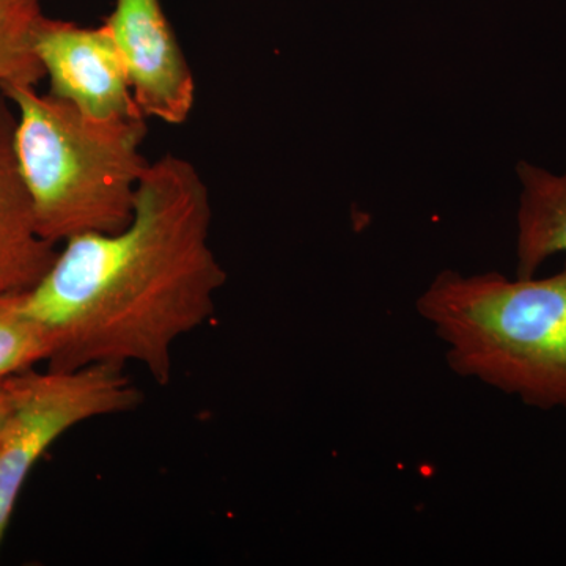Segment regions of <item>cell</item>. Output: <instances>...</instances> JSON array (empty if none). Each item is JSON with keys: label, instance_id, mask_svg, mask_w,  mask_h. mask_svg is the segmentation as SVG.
<instances>
[{"label": "cell", "instance_id": "6da1fadb", "mask_svg": "<svg viewBox=\"0 0 566 566\" xmlns=\"http://www.w3.org/2000/svg\"><path fill=\"white\" fill-rule=\"evenodd\" d=\"M212 207L188 159L148 164L132 221L70 238L14 305L55 338L52 368L139 364L166 386L172 348L214 314L227 273L212 251Z\"/></svg>", "mask_w": 566, "mask_h": 566}, {"label": "cell", "instance_id": "7a4b0ae2", "mask_svg": "<svg viewBox=\"0 0 566 566\" xmlns=\"http://www.w3.org/2000/svg\"><path fill=\"white\" fill-rule=\"evenodd\" d=\"M17 114L13 145L40 237L57 245L132 221L147 169V118H95L36 85H3Z\"/></svg>", "mask_w": 566, "mask_h": 566}, {"label": "cell", "instance_id": "3957f363", "mask_svg": "<svg viewBox=\"0 0 566 566\" xmlns=\"http://www.w3.org/2000/svg\"><path fill=\"white\" fill-rule=\"evenodd\" d=\"M417 312L458 375L539 409H566V262L549 277L444 271Z\"/></svg>", "mask_w": 566, "mask_h": 566}, {"label": "cell", "instance_id": "277c9868", "mask_svg": "<svg viewBox=\"0 0 566 566\" xmlns=\"http://www.w3.org/2000/svg\"><path fill=\"white\" fill-rule=\"evenodd\" d=\"M11 412L0 438V546L25 480L62 434L96 417L139 408L144 394L125 368L87 365L31 370L6 379Z\"/></svg>", "mask_w": 566, "mask_h": 566}, {"label": "cell", "instance_id": "5b68a950", "mask_svg": "<svg viewBox=\"0 0 566 566\" xmlns=\"http://www.w3.org/2000/svg\"><path fill=\"white\" fill-rule=\"evenodd\" d=\"M103 24L114 39L142 114L167 125L188 122L196 81L161 2L115 0Z\"/></svg>", "mask_w": 566, "mask_h": 566}, {"label": "cell", "instance_id": "8992f818", "mask_svg": "<svg viewBox=\"0 0 566 566\" xmlns=\"http://www.w3.org/2000/svg\"><path fill=\"white\" fill-rule=\"evenodd\" d=\"M36 54L55 98L95 118H147L106 25L82 28L46 17L36 33Z\"/></svg>", "mask_w": 566, "mask_h": 566}, {"label": "cell", "instance_id": "52a82bcc", "mask_svg": "<svg viewBox=\"0 0 566 566\" xmlns=\"http://www.w3.org/2000/svg\"><path fill=\"white\" fill-rule=\"evenodd\" d=\"M17 114L0 91V301L31 290L54 262V244L36 230L14 156Z\"/></svg>", "mask_w": 566, "mask_h": 566}, {"label": "cell", "instance_id": "ba28073f", "mask_svg": "<svg viewBox=\"0 0 566 566\" xmlns=\"http://www.w3.org/2000/svg\"><path fill=\"white\" fill-rule=\"evenodd\" d=\"M516 212V275L532 277L543 263L566 253V164L562 172L521 163Z\"/></svg>", "mask_w": 566, "mask_h": 566}, {"label": "cell", "instance_id": "9c48e42d", "mask_svg": "<svg viewBox=\"0 0 566 566\" xmlns=\"http://www.w3.org/2000/svg\"><path fill=\"white\" fill-rule=\"evenodd\" d=\"M46 14L40 0H0V87L39 85L44 70L36 33Z\"/></svg>", "mask_w": 566, "mask_h": 566}, {"label": "cell", "instance_id": "30bf717a", "mask_svg": "<svg viewBox=\"0 0 566 566\" xmlns=\"http://www.w3.org/2000/svg\"><path fill=\"white\" fill-rule=\"evenodd\" d=\"M13 297L0 301V382L31 370L41 360H51L55 354L54 335L22 314Z\"/></svg>", "mask_w": 566, "mask_h": 566}, {"label": "cell", "instance_id": "8fae6325", "mask_svg": "<svg viewBox=\"0 0 566 566\" xmlns=\"http://www.w3.org/2000/svg\"><path fill=\"white\" fill-rule=\"evenodd\" d=\"M11 412V397L6 381L0 382V438Z\"/></svg>", "mask_w": 566, "mask_h": 566}]
</instances>
